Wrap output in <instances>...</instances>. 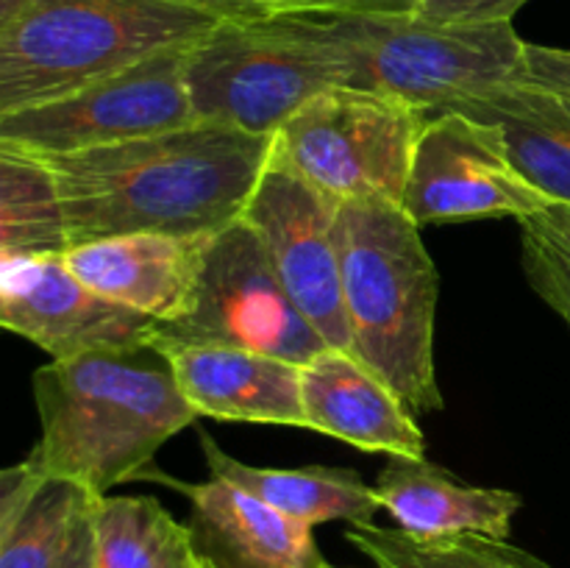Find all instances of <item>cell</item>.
I'll return each mask as SVG.
<instances>
[{"label":"cell","mask_w":570,"mask_h":568,"mask_svg":"<svg viewBox=\"0 0 570 568\" xmlns=\"http://www.w3.org/2000/svg\"><path fill=\"white\" fill-rule=\"evenodd\" d=\"M376 499L395 527L412 538H488L507 543L521 496L504 488L462 482L426 457H390L379 471Z\"/></svg>","instance_id":"e0dca14e"},{"label":"cell","mask_w":570,"mask_h":568,"mask_svg":"<svg viewBox=\"0 0 570 568\" xmlns=\"http://www.w3.org/2000/svg\"><path fill=\"white\" fill-rule=\"evenodd\" d=\"M348 543L379 568H529L534 557L488 538H412L399 527H348Z\"/></svg>","instance_id":"603a6c76"},{"label":"cell","mask_w":570,"mask_h":568,"mask_svg":"<svg viewBox=\"0 0 570 568\" xmlns=\"http://www.w3.org/2000/svg\"><path fill=\"white\" fill-rule=\"evenodd\" d=\"M287 31L337 61L345 87L390 95L429 117L523 78L527 42L512 22L443 26L415 11L304 9Z\"/></svg>","instance_id":"277c9868"},{"label":"cell","mask_w":570,"mask_h":568,"mask_svg":"<svg viewBox=\"0 0 570 568\" xmlns=\"http://www.w3.org/2000/svg\"><path fill=\"white\" fill-rule=\"evenodd\" d=\"M178 3L206 11L220 22H262L287 11L323 9L315 0H178Z\"/></svg>","instance_id":"484cf974"},{"label":"cell","mask_w":570,"mask_h":568,"mask_svg":"<svg viewBox=\"0 0 570 568\" xmlns=\"http://www.w3.org/2000/svg\"><path fill=\"white\" fill-rule=\"evenodd\" d=\"M198 418L304 427L301 365L234 345L161 343Z\"/></svg>","instance_id":"2e32d148"},{"label":"cell","mask_w":570,"mask_h":568,"mask_svg":"<svg viewBox=\"0 0 570 568\" xmlns=\"http://www.w3.org/2000/svg\"><path fill=\"white\" fill-rule=\"evenodd\" d=\"M343 200L306 182L273 145L243 221L265 245L278 278L332 349L351 351L337 217Z\"/></svg>","instance_id":"8fae6325"},{"label":"cell","mask_w":570,"mask_h":568,"mask_svg":"<svg viewBox=\"0 0 570 568\" xmlns=\"http://www.w3.org/2000/svg\"><path fill=\"white\" fill-rule=\"evenodd\" d=\"M518 226L532 228L540 237L551 239L562 254L570 256V204H554L551 209H546L543 215L518 223Z\"/></svg>","instance_id":"83f0119b"},{"label":"cell","mask_w":570,"mask_h":568,"mask_svg":"<svg viewBox=\"0 0 570 568\" xmlns=\"http://www.w3.org/2000/svg\"><path fill=\"white\" fill-rule=\"evenodd\" d=\"M401 204L423 228L488 217L523 223L554 200L518 170L499 128L462 111H440L417 139Z\"/></svg>","instance_id":"30bf717a"},{"label":"cell","mask_w":570,"mask_h":568,"mask_svg":"<svg viewBox=\"0 0 570 568\" xmlns=\"http://www.w3.org/2000/svg\"><path fill=\"white\" fill-rule=\"evenodd\" d=\"M337 243L351 351L415 415L440 412L445 407L434 371L440 273L421 226L399 200H343Z\"/></svg>","instance_id":"3957f363"},{"label":"cell","mask_w":570,"mask_h":568,"mask_svg":"<svg viewBox=\"0 0 570 568\" xmlns=\"http://www.w3.org/2000/svg\"><path fill=\"white\" fill-rule=\"evenodd\" d=\"M529 568H543V566H529Z\"/></svg>","instance_id":"d6a6232c"},{"label":"cell","mask_w":570,"mask_h":568,"mask_svg":"<svg viewBox=\"0 0 570 568\" xmlns=\"http://www.w3.org/2000/svg\"><path fill=\"white\" fill-rule=\"evenodd\" d=\"M67 248L70 228L53 167L0 143V256H59Z\"/></svg>","instance_id":"44dd1931"},{"label":"cell","mask_w":570,"mask_h":568,"mask_svg":"<svg viewBox=\"0 0 570 568\" xmlns=\"http://www.w3.org/2000/svg\"><path fill=\"white\" fill-rule=\"evenodd\" d=\"M429 115L390 95L332 87L284 123L276 148L293 170L340 200H404Z\"/></svg>","instance_id":"52a82bcc"},{"label":"cell","mask_w":570,"mask_h":568,"mask_svg":"<svg viewBox=\"0 0 570 568\" xmlns=\"http://www.w3.org/2000/svg\"><path fill=\"white\" fill-rule=\"evenodd\" d=\"M523 78L540 84V87L570 95V48H549V45L527 42Z\"/></svg>","instance_id":"4316f807"},{"label":"cell","mask_w":570,"mask_h":568,"mask_svg":"<svg viewBox=\"0 0 570 568\" xmlns=\"http://www.w3.org/2000/svg\"><path fill=\"white\" fill-rule=\"evenodd\" d=\"M451 111L499 128L518 170L554 204H570V95L521 78Z\"/></svg>","instance_id":"ac0fdd59"},{"label":"cell","mask_w":570,"mask_h":568,"mask_svg":"<svg viewBox=\"0 0 570 568\" xmlns=\"http://www.w3.org/2000/svg\"><path fill=\"white\" fill-rule=\"evenodd\" d=\"M154 317L104 298L72 276L65 254L0 256V326L50 360L154 345Z\"/></svg>","instance_id":"7c38bea8"},{"label":"cell","mask_w":570,"mask_h":568,"mask_svg":"<svg viewBox=\"0 0 570 568\" xmlns=\"http://www.w3.org/2000/svg\"><path fill=\"white\" fill-rule=\"evenodd\" d=\"M217 26L178 0H26L0 22V115L65 98Z\"/></svg>","instance_id":"5b68a950"},{"label":"cell","mask_w":570,"mask_h":568,"mask_svg":"<svg viewBox=\"0 0 570 568\" xmlns=\"http://www.w3.org/2000/svg\"><path fill=\"white\" fill-rule=\"evenodd\" d=\"M193 45L161 50L50 104L3 111L0 143L39 156H65L198 123L187 92Z\"/></svg>","instance_id":"9c48e42d"},{"label":"cell","mask_w":570,"mask_h":568,"mask_svg":"<svg viewBox=\"0 0 570 568\" xmlns=\"http://www.w3.org/2000/svg\"><path fill=\"white\" fill-rule=\"evenodd\" d=\"M529 0H415V14L443 26L512 22Z\"/></svg>","instance_id":"d4e9b609"},{"label":"cell","mask_w":570,"mask_h":568,"mask_svg":"<svg viewBox=\"0 0 570 568\" xmlns=\"http://www.w3.org/2000/svg\"><path fill=\"white\" fill-rule=\"evenodd\" d=\"M523 273L534 293L566 321L570 329V256L562 254L551 239L521 226Z\"/></svg>","instance_id":"cb8c5ba5"},{"label":"cell","mask_w":570,"mask_h":568,"mask_svg":"<svg viewBox=\"0 0 570 568\" xmlns=\"http://www.w3.org/2000/svg\"><path fill=\"white\" fill-rule=\"evenodd\" d=\"M98 568H204L189 523L154 496H100L95 505Z\"/></svg>","instance_id":"7402d4cb"},{"label":"cell","mask_w":570,"mask_h":568,"mask_svg":"<svg viewBox=\"0 0 570 568\" xmlns=\"http://www.w3.org/2000/svg\"><path fill=\"white\" fill-rule=\"evenodd\" d=\"M328 568H334V566H328Z\"/></svg>","instance_id":"836d02e7"},{"label":"cell","mask_w":570,"mask_h":568,"mask_svg":"<svg viewBox=\"0 0 570 568\" xmlns=\"http://www.w3.org/2000/svg\"><path fill=\"white\" fill-rule=\"evenodd\" d=\"M200 451L209 466V477L226 479L245 493L256 496L265 505L276 507L284 516L304 521L309 527L328 521H345L348 527L376 523L382 510L373 484L348 468H259L237 460L209 432H198Z\"/></svg>","instance_id":"d6986e66"},{"label":"cell","mask_w":570,"mask_h":568,"mask_svg":"<svg viewBox=\"0 0 570 568\" xmlns=\"http://www.w3.org/2000/svg\"><path fill=\"white\" fill-rule=\"evenodd\" d=\"M204 560H206V557H204ZM204 568H217V566H212V562H209V560H206V562H204Z\"/></svg>","instance_id":"1f68e13d"},{"label":"cell","mask_w":570,"mask_h":568,"mask_svg":"<svg viewBox=\"0 0 570 568\" xmlns=\"http://www.w3.org/2000/svg\"><path fill=\"white\" fill-rule=\"evenodd\" d=\"M161 343L234 345L301 368L332 349L289 298L265 245L243 217L212 237L189 315L156 323L154 345Z\"/></svg>","instance_id":"ba28073f"},{"label":"cell","mask_w":570,"mask_h":568,"mask_svg":"<svg viewBox=\"0 0 570 568\" xmlns=\"http://www.w3.org/2000/svg\"><path fill=\"white\" fill-rule=\"evenodd\" d=\"M273 145L265 134L189 123L45 159L59 182L70 245L137 232L215 237L245 215Z\"/></svg>","instance_id":"6da1fadb"},{"label":"cell","mask_w":570,"mask_h":568,"mask_svg":"<svg viewBox=\"0 0 570 568\" xmlns=\"http://www.w3.org/2000/svg\"><path fill=\"white\" fill-rule=\"evenodd\" d=\"M323 9L345 11H415V0H315Z\"/></svg>","instance_id":"f546056e"},{"label":"cell","mask_w":570,"mask_h":568,"mask_svg":"<svg viewBox=\"0 0 570 568\" xmlns=\"http://www.w3.org/2000/svg\"><path fill=\"white\" fill-rule=\"evenodd\" d=\"M22 3H26V0H0V22L9 20L11 14H17V11L22 9Z\"/></svg>","instance_id":"4dcf8cb0"},{"label":"cell","mask_w":570,"mask_h":568,"mask_svg":"<svg viewBox=\"0 0 570 568\" xmlns=\"http://www.w3.org/2000/svg\"><path fill=\"white\" fill-rule=\"evenodd\" d=\"M39 440L26 462L109 496L139 479L198 412L156 345L50 360L33 373Z\"/></svg>","instance_id":"7a4b0ae2"},{"label":"cell","mask_w":570,"mask_h":568,"mask_svg":"<svg viewBox=\"0 0 570 568\" xmlns=\"http://www.w3.org/2000/svg\"><path fill=\"white\" fill-rule=\"evenodd\" d=\"M72 479L48 477L26 460L0 473V568H59L95 501Z\"/></svg>","instance_id":"ffe728a7"},{"label":"cell","mask_w":570,"mask_h":568,"mask_svg":"<svg viewBox=\"0 0 570 568\" xmlns=\"http://www.w3.org/2000/svg\"><path fill=\"white\" fill-rule=\"evenodd\" d=\"M212 237L137 232L70 245L72 276L115 304L159 323L189 315L204 276Z\"/></svg>","instance_id":"4fadbf2b"},{"label":"cell","mask_w":570,"mask_h":568,"mask_svg":"<svg viewBox=\"0 0 570 568\" xmlns=\"http://www.w3.org/2000/svg\"><path fill=\"white\" fill-rule=\"evenodd\" d=\"M139 479H156L189 501V529L200 555L217 568H328L309 523L245 493L226 479L181 482L154 466Z\"/></svg>","instance_id":"5bb4252c"},{"label":"cell","mask_w":570,"mask_h":568,"mask_svg":"<svg viewBox=\"0 0 570 568\" xmlns=\"http://www.w3.org/2000/svg\"><path fill=\"white\" fill-rule=\"evenodd\" d=\"M306 429L332 434L365 451L426 457L415 412L354 351L326 349L301 368Z\"/></svg>","instance_id":"9a60e30c"},{"label":"cell","mask_w":570,"mask_h":568,"mask_svg":"<svg viewBox=\"0 0 570 568\" xmlns=\"http://www.w3.org/2000/svg\"><path fill=\"white\" fill-rule=\"evenodd\" d=\"M98 505V501H95ZM59 568H98V543H95V507L78 523L67 555L61 557Z\"/></svg>","instance_id":"f1b7e54d"},{"label":"cell","mask_w":570,"mask_h":568,"mask_svg":"<svg viewBox=\"0 0 570 568\" xmlns=\"http://www.w3.org/2000/svg\"><path fill=\"white\" fill-rule=\"evenodd\" d=\"M332 87L337 61L273 20L220 22L189 48L187 92L195 120L276 137L284 123Z\"/></svg>","instance_id":"8992f818"}]
</instances>
